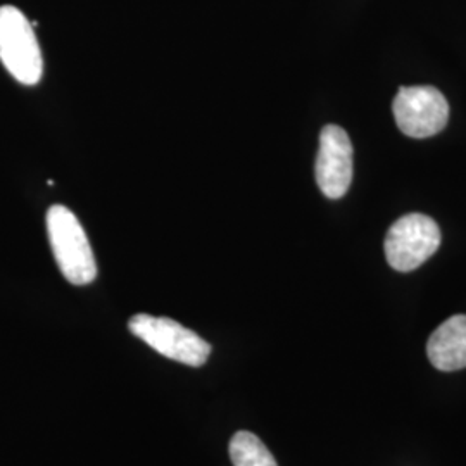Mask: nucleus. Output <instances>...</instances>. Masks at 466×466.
Returning a JSON list of instances; mask_svg holds the SVG:
<instances>
[{
	"label": "nucleus",
	"mask_w": 466,
	"mask_h": 466,
	"mask_svg": "<svg viewBox=\"0 0 466 466\" xmlns=\"http://www.w3.org/2000/svg\"><path fill=\"white\" fill-rule=\"evenodd\" d=\"M47 233L56 263L73 285H88L97 277L94 250L80 219L66 206L56 204L47 213Z\"/></svg>",
	"instance_id": "f257e3e1"
},
{
	"label": "nucleus",
	"mask_w": 466,
	"mask_h": 466,
	"mask_svg": "<svg viewBox=\"0 0 466 466\" xmlns=\"http://www.w3.org/2000/svg\"><path fill=\"white\" fill-rule=\"evenodd\" d=\"M0 61L19 84L32 86L44 73L34 25L15 5L0 7Z\"/></svg>",
	"instance_id": "f03ea898"
},
{
	"label": "nucleus",
	"mask_w": 466,
	"mask_h": 466,
	"mask_svg": "<svg viewBox=\"0 0 466 466\" xmlns=\"http://www.w3.org/2000/svg\"><path fill=\"white\" fill-rule=\"evenodd\" d=\"M128 329L161 356L187 367H202L211 354V346L204 339L169 318L140 313L130 319Z\"/></svg>",
	"instance_id": "7ed1b4c3"
},
{
	"label": "nucleus",
	"mask_w": 466,
	"mask_h": 466,
	"mask_svg": "<svg viewBox=\"0 0 466 466\" xmlns=\"http://www.w3.org/2000/svg\"><path fill=\"white\" fill-rule=\"evenodd\" d=\"M441 228L432 218L411 213L400 218L385 237V256L398 271H413L441 248Z\"/></svg>",
	"instance_id": "20e7f679"
},
{
	"label": "nucleus",
	"mask_w": 466,
	"mask_h": 466,
	"mask_svg": "<svg viewBox=\"0 0 466 466\" xmlns=\"http://www.w3.org/2000/svg\"><path fill=\"white\" fill-rule=\"evenodd\" d=\"M392 111L400 132L413 138L442 132L450 119V104L433 86H400Z\"/></svg>",
	"instance_id": "39448f33"
},
{
	"label": "nucleus",
	"mask_w": 466,
	"mask_h": 466,
	"mask_svg": "<svg viewBox=\"0 0 466 466\" xmlns=\"http://www.w3.org/2000/svg\"><path fill=\"white\" fill-rule=\"evenodd\" d=\"M352 157L354 150L350 135L337 125H327L319 134L315 173L319 190L329 199H340L350 190Z\"/></svg>",
	"instance_id": "423d86ee"
},
{
	"label": "nucleus",
	"mask_w": 466,
	"mask_h": 466,
	"mask_svg": "<svg viewBox=\"0 0 466 466\" xmlns=\"http://www.w3.org/2000/svg\"><path fill=\"white\" fill-rule=\"evenodd\" d=\"M433 367L441 371L466 368V315H456L435 329L427 344Z\"/></svg>",
	"instance_id": "0eeeda50"
},
{
	"label": "nucleus",
	"mask_w": 466,
	"mask_h": 466,
	"mask_svg": "<svg viewBox=\"0 0 466 466\" xmlns=\"http://www.w3.org/2000/svg\"><path fill=\"white\" fill-rule=\"evenodd\" d=\"M233 466H279L258 435L237 432L230 441Z\"/></svg>",
	"instance_id": "6e6552de"
}]
</instances>
